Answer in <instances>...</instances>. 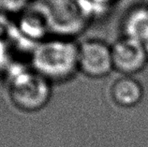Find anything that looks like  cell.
<instances>
[{
	"label": "cell",
	"instance_id": "1",
	"mask_svg": "<svg viewBox=\"0 0 148 147\" xmlns=\"http://www.w3.org/2000/svg\"><path fill=\"white\" fill-rule=\"evenodd\" d=\"M30 65L53 85L68 83L79 73V43L72 38H46L34 46Z\"/></svg>",
	"mask_w": 148,
	"mask_h": 147
},
{
	"label": "cell",
	"instance_id": "2",
	"mask_svg": "<svg viewBox=\"0 0 148 147\" xmlns=\"http://www.w3.org/2000/svg\"><path fill=\"white\" fill-rule=\"evenodd\" d=\"M30 6L43 19L49 37L72 40L95 18L97 7L89 0H33Z\"/></svg>",
	"mask_w": 148,
	"mask_h": 147
},
{
	"label": "cell",
	"instance_id": "3",
	"mask_svg": "<svg viewBox=\"0 0 148 147\" xmlns=\"http://www.w3.org/2000/svg\"><path fill=\"white\" fill-rule=\"evenodd\" d=\"M53 84L32 68H22L10 77L8 95L11 104L25 113L40 111L49 104Z\"/></svg>",
	"mask_w": 148,
	"mask_h": 147
},
{
	"label": "cell",
	"instance_id": "4",
	"mask_svg": "<svg viewBox=\"0 0 148 147\" xmlns=\"http://www.w3.org/2000/svg\"><path fill=\"white\" fill-rule=\"evenodd\" d=\"M114 70L112 45L99 38L79 43V73L91 79H101Z\"/></svg>",
	"mask_w": 148,
	"mask_h": 147
},
{
	"label": "cell",
	"instance_id": "5",
	"mask_svg": "<svg viewBox=\"0 0 148 147\" xmlns=\"http://www.w3.org/2000/svg\"><path fill=\"white\" fill-rule=\"evenodd\" d=\"M114 70L122 75L134 76L148 64V49L141 42L122 36L112 44Z\"/></svg>",
	"mask_w": 148,
	"mask_h": 147
},
{
	"label": "cell",
	"instance_id": "6",
	"mask_svg": "<svg viewBox=\"0 0 148 147\" xmlns=\"http://www.w3.org/2000/svg\"><path fill=\"white\" fill-rule=\"evenodd\" d=\"M111 98L116 105L122 108H133L141 103L143 87L134 76L122 75L111 86Z\"/></svg>",
	"mask_w": 148,
	"mask_h": 147
},
{
	"label": "cell",
	"instance_id": "7",
	"mask_svg": "<svg viewBox=\"0 0 148 147\" xmlns=\"http://www.w3.org/2000/svg\"><path fill=\"white\" fill-rule=\"evenodd\" d=\"M123 36L141 42L148 49V4L130 8L122 22Z\"/></svg>",
	"mask_w": 148,
	"mask_h": 147
},
{
	"label": "cell",
	"instance_id": "8",
	"mask_svg": "<svg viewBox=\"0 0 148 147\" xmlns=\"http://www.w3.org/2000/svg\"><path fill=\"white\" fill-rule=\"evenodd\" d=\"M30 0H0V12L7 15L23 12L29 7Z\"/></svg>",
	"mask_w": 148,
	"mask_h": 147
},
{
	"label": "cell",
	"instance_id": "9",
	"mask_svg": "<svg viewBox=\"0 0 148 147\" xmlns=\"http://www.w3.org/2000/svg\"><path fill=\"white\" fill-rule=\"evenodd\" d=\"M8 15L0 12V38L10 31V25L8 22Z\"/></svg>",
	"mask_w": 148,
	"mask_h": 147
},
{
	"label": "cell",
	"instance_id": "10",
	"mask_svg": "<svg viewBox=\"0 0 148 147\" xmlns=\"http://www.w3.org/2000/svg\"><path fill=\"white\" fill-rule=\"evenodd\" d=\"M89 1L92 2L97 7H105L112 3V1H114V0H89Z\"/></svg>",
	"mask_w": 148,
	"mask_h": 147
}]
</instances>
